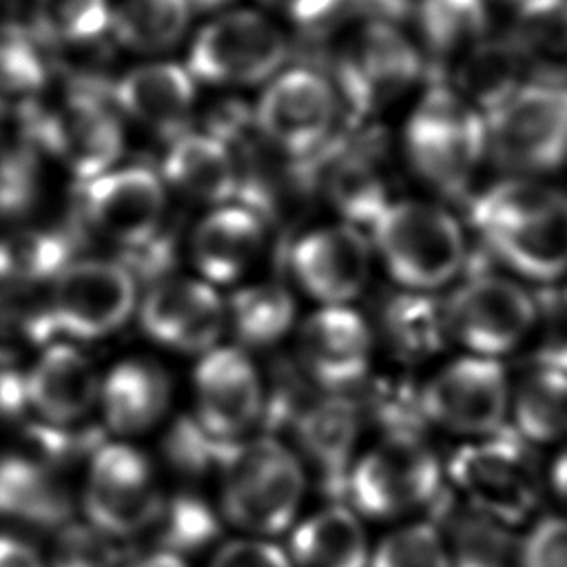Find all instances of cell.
<instances>
[{
    "instance_id": "cell-1",
    "label": "cell",
    "mask_w": 567,
    "mask_h": 567,
    "mask_svg": "<svg viewBox=\"0 0 567 567\" xmlns=\"http://www.w3.org/2000/svg\"><path fill=\"white\" fill-rule=\"evenodd\" d=\"M470 219L518 277L549 284L567 275V193L527 179L503 182L474 199Z\"/></svg>"
},
{
    "instance_id": "cell-2",
    "label": "cell",
    "mask_w": 567,
    "mask_h": 567,
    "mask_svg": "<svg viewBox=\"0 0 567 567\" xmlns=\"http://www.w3.org/2000/svg\"><path fill=\"white\" fill-rule=\"evenodd\" d=\"M306 487L295 450L279 436H248L235 443L219 472V514L248 536H277L297 523Z\"/></svg>"
},
{
    "instance_id": "cell-3",
    "label": "cell",
    "mask_w": 567,
    "mask_h": 567,
    "mask_svg": "<svg viewBox=\"0 0 567 567\" xmlns=\"http://www.w3.org/2000/svg\"><path fill=\"white\" fill-rule=\"evenodd\" d=\"M370 246L403 290L436 292L452 284L467 255L461 224L425 202H388L370 224Z\"/></svg>"
},
{
    "instance_id": "cell-4",
    "label": "cell",
    "mask_w": 567,
    "mask_h": 567,
    "mask_svg": "<svg viewBox=\"0 0 567 567\" xmlns=\"http://www.w3.org/2000/svg\"><path fill=\"white\" fill-rule=\"evenodd\" d=\"M443 481V463L421 434H381L352 458L343 487L361 518L396 523L434 501Z\"/></svg>"
},
{
    "instance_id": "cell-5",
    "label": "cell",
    "mask_w": 567,
    "mask_h": 567,
    "mask_svg": "<svg viewBox=\"0 0 567 567\" xmlns=\"http://www.w3.org/2000/svg\"><path fill=\"white\" fill-rule=\"evenodd\" d=\"M443 470L467 509L509 529L534 520L545 478L532 452L518 441L498 432L461 441Z\"/></svg>"
},
{
    "instance_id": "cell-6",
    "label": "cell",
    "mask_w": 567,
    "mask_h": 567,
    "mask_svg": "<svg viewBox=\"0 0 567 567\" xmlns=\"http://www.w3.org/2000/svg\"><path fill=\"white\" fill-rule=\"evenodd\" d=\"M512 379L503 361L458 354L419 385L425 423L463 441L496 434L509 419Z\"/></svg>"
},
{
    "instance_id": "cell-7",
    "label": "cell",
    "mask_w": 567,
    "mask_h": 567,
    "mask_svg": "<svg viewBox=\"0 0 567 567\" xmlns=\"http://www.w3.org/2000/svg\"><path fill=\"white\" fill-rule=\"evenodd\" d=\"M450 341L463 352L503 361L538 326V306L529 290L505 275H476L443 299Z\"/></svg>"
},
{
    "instance_id": "cell-8",
    "label": "cell",
    "mask_w": 567,
    "mask_h": 567,
    "mask_svg": "<svg viewBox=\"0 0 567 567\" xmlns=\"http://www.w3.org/2000/svg\"><path fill=\"white\" fill-rule=\"evenodd\" d=\"M162 492L146 454L126 441H102L86 458L82 512L100 534L124 540L153 527Z\"/></svg>"
},
{
    "instance_id": "cell-9",
    "label": "cell",
    "mask_w": 567,
    "mask_h": 567,
    "mask_svg": "<svg viewBox=\"0 0 567 567\" xmlns=\"http://www.w3.org/2000/svg\"><path fill=\"white\" fill-rule=\"evenodd\" d=\"M286 53L288 42L281 29L266 13L233 9L195 33L184 66L195 82L252 86L277 75Z\"/></svg>"
},
{
    "instance_id": "cell-10",
    "label": "cell",
    "mask_w": 567,
    "mask_h": 567,
    "mask_svg": "<svg viewBox=\"0 0 567 567\" xmlns=\"http://www.w3.org/2000/svg\"><path fill=\"white\" fill-rule=\"evenodd\" d=\"M140 284L115 259H73L47 292L58 334L97 341L122 330L137 312Z\"/></svg>"
},
{
    "instance_id": "cell-11",
    "label": "cell",
    "mask_w": 567,
    "mask_h": 567,
    "mask_svg": "<svg viewBox=\"0 0 567 567\" xmlns=\"http://www.w3.org/2000/svg\"><path fill=\"white\" fill-rule=\"evenodd\" d=\"M414 168L434 186L456 193L474 173L485 146V122L454 91L432 89L405 128Z\"/></svg>"
},
{
    "instance_id": "cell-12",
    "label": "cell",
    "mask_w": 567,
    "mask_h": 567,
    "mask_svg": "<svg viewBox=\"0 0 567 567\" xmlns=\"http://www.w3.org/2000/svg\"><path fill=\"white\" fill-rule=\"evenodd\" d=\"M494 157L516 171H549L567 153V86L527 84L489 109L485 122Z\"/></svg>"
},
{
    "instance_id": "cell-13",
    "label": "cell",
    "mask_w": 567,
    "mask_h": 567,
    "mask_svg": "<svg viewBox=\"0 0 567 567\" xmlns=\"http://www.w3.org/2000/svg\"><path fill=\"white\" fill-rule=\"evenodd\" d=\"M164 215L166 184L148 166H113L84 182V221L97 237L124 252L155 239L162 230Z\"/></svg>"
},
{
    "instance_id": "cell-14",
    "label": "cell",
    "mask_w": 567,
    "mask_h": 567,
    "mask_svg": "<svg viewBox=\"0 0 567 567\" xmlns=\"http://www.w3.org/2000/svg\"><path fill=\"white\" fill-rule=\"evenodd\" d=\"M195 421L215 439L237 443L259 427L264 377L239 346H215L193 370Z\"/></svg>"
},
{
    "instance_id": "cell-15",
    "label": "cell",
    "mask_w": 567,
    "mask_h": 567,
    "mask_svg": "<svg viewBox=\"0 0 567 567\" xmlns=\"http://www.w3.org/2000/svg\"><path fill=\"white\" fill-rule=\"evenodd\" d=\"M144 334L182 354H204L219 346L226 330V301L215 286L195 277H164L137 303Z\"/></svg>"
},
{
    "instance_id": "cell-16",
    "label": "cell",
    "mask_w": 567,
    "mask_h": 567,
    "mask_svg": "<svg viewBox=\"0 0 567 567\" xmlns=\"http://www.w3.org/2000/svg\"><path fill=\"white\" fill-rule=\"evenodd\" d=\"M370 321L352 306H319L297 328V363L306 379L341 394L361 383L374 359Z\"/></svg>"
},
{
    "instance_id": "cell-17",
    "label": "cell",
    "mask_w": 567,
    "mask_h": 567,
    "mask_svg": "<svg viewBox=\"0 0 567 567\" xmlns=\"http://www.w3.org/2000/svg\"><path fill=\"white\" fill-rule=\"evenodd\" d=\"M288 264L299 290L319 306H352L370 281L372 246L361 228L328 224L303 233Z\"/></svg>"
},
{
    "instance_id": "cell-18",
    "label": "cell",
    "mask_w": 567,
    "mask_h": 567,
    "mask_svg": "<svg viewBox=\"0 0 567 567\" xmlns=\"http://www.w3.org/2000/svg\"><path fill=\"white\" fill-rule=\"evenodd\" d=\"M334 115V89L312 69H288L272 75L255 106V124L261 135L297 157L312 153L328 137Z\"/></svg>"
},
{
    "instance_id": "cell-19",
    "label": "cell",
    "mask_w": 567,
    "mask_h": 567,
    "mask_svg": "<svg viewBox=\"0 0 567 567\" xmlns=\"http://www.w3.org/2000/svg\"><path fill=\"white\" fill-rule=\"evenodd\" d=\"M100 383L95 361L75 343L55 339L24 370L27 408L40 423L73 427L97 408Z\"/></svg>"
},
{
    "instance_id": "cell-20",
    "label": "cell",
    "mask_w": 567,
    "mask_h": 567,
    "mask_svg": "<svg viewBox=\"0 0 567 567\" xmlns=\"http://www.w3.org/2000/svg\"><path fill=\"white\" fill-rule=\"evenodd\" d=\"M51 153L80 179H91L122 155L124 133L117 113L91 93H69L42 126Z\"/></svg>"
},
{
    "instance_id": "cell-21",
    "label": "cell",
    "mask_w": 567,
    "mask_h": 567,
    "mask_svg": "<svg viewBox=\"0 0 567 567\" xmlns=\"http://www.w3.org/2000/svg\"><path fill=\"white\" fill-rule=\"evenodd\" d=\"M266 226L257 210L241 204L213 206L190 233V261L206 284L237 286L259 261Z\"/></svg>"
},
{
    "instance_id": "cell-22",
    "label": "cell",
    "mask_w": 567,
    "mask_h": 567,
    "mask_svg": "<svg viewBox=\"0 0 567 567\" xmlns=\"http://www.w3.org/2000/svg\"><path fill=\"white\" fill-rule=\"evenodd\" d=\"M117 109L166 137L184 133L197 100V82L184 64L155 60L128 69L113 86Z\"/></svg>"
},
{
    "instance_id": "cell-23",
    "label": "cell",
    "mask_w": 567,
    "mask_h": 567,
    "mask_svg": "<svg viewBox=\"0 0 567 567\" xmlns=\"http://www.w3.org/2000/svg\"><path fill=\"white\" fill-rule=\"evenodd\" d=\"M173 381L162 363L148 357H124L100 383L97 408L104 427L122 439L146 434L168 412Z\"/></svg>"
},
{
    "instance_id": "cell-24",
    "label": "cell",
    "mask_w": 567,
    "mask_h": 567,
    "mask_svg": "<svg viewBox=\"0 0 567 567\" xmlns=\"http://www.w3.org/2000/svg\"><path fill=\"white\" fill-rule=\"evenodd\" d=\"M421 73V58L405 35L388 22H370L343 62V84L359 109L383 102L410 86Z\"/></svg>"
},
{
    "instance_id": "cell-25",
    "label": "cell",
    "mask_w": 567,
    "mask_h": 567,
    "mask_svg": "<svg viewBox=\"0 0 567 567\" xmlns=\"http://www.w3.org/2000/svg\"><path fill=\"white\" fill-rule=\"evenodd\" d=\"M509 419L532 445L567 443V348L543 350L512 381Z\"/></svg>"
},
{
    "instance_id": "cell-26",
    "label": "cell",
    "mask_w": 567,
    "mask_h": 567,
    "mask_svg": "<svg viewBox=\"0 0 567 567\" xmlns=\"http://www.w3.org/2000/svg\"><path fill=\"white\" fill-rule=\"evenodd\" d=\"M370 326L374 341L383 343L390 357L403 365L425 363L452 343L443 301L432 292L396 288L381 299Z\"/></svg>"
},
{
    "instance_id": "cell-27",
    "label": "cell",
    "mask_w": 567,
    "mask_h": 567,
    "mask_svg": "<svg viewBox=\"0 0 567 567\" xmlns=\"http://www.w3.org/2000/svg\"><path fill=\"white\" fill-rule=\"evenodd\" d=\"M162 179L188 199L228 204L239 190V171L228 144L213 133L184 131L171 140Z\"/></svg>"
},
{
    "instance_id": "cell-28",
    "label": "cell",
    "mask_w": 567,
    "mask_h": 567,
    "mask_svg": "<svg viewBox=\"0 0 567 567\" xmlns=\"http://www.w3.org/2000/svg\"><path fill=\"white\" fill-rule=\"evenodd\" d=\"M372 543L363 518L341 503H330L290 527L288 558L295 567H368Z\"/></svg>"
},
{
    "instance_id": "cell-29",
    "label": "cell",
    "mask_w": 567,
    "mask_h": 567,
    "mask_svg": "<svg viewBox=\"0 0 567 567\" xmlns=\"http://www.w3.org/2000/svg\"><path fill=\"white\" fill-rule=\"evenodd\" d=\"M295 436L306 456L330 481H343L352 463V447L359 434V414L337 392L310 399L297 416Z\"/></svg>"
},
{
    "instance_id": "cell-30",
    "label": "cell",
    "mask_w": 567,
    "mask_h": 567,
    "mask_svg": "<svg viewBox=\"0 0 567 567\" xmlns=\"http://www.w3.org/2000/svg\"><path fill=\"white\" fill-rule=\"evenodd\" d=\"M66 514L69 498L53 467L33 454H0V516L53 525Z\"/></svg>"
},
{
    "instance_id": "cell-31",
    "label": "cell",
    "mask_w": 567,
    "mask_h": 567,
    "mask_svg": "<svg viewBox=\"0 0 567 567\" xmlns=\"http://www.w3.org/2000/svg\"><path fill=\"white\" fill-rule=\"evenodd\" d=\"M226 301V328L244 348L279 343L297 321L292 292L277 281L237 286Z\"/></svg>"
},
{
    "instance_id": "cell-32",
    "label": "cell",
    "mask_w": 567,
    "mask_h": 567,
    "mask_svg": "<svg viewBox=\"0 0 567 567\" xmlns=\"http://www.w3.org/2000/svg\"><path fill=\"white\" fill-rule=\"evenodd\" d=\"M512 49L538 75L558 84L567 75V0H520Z\"/></svg>"
},
{
    "instance_id": "cell-33",
    "label": "cell",
    "mask_w": 567,
    "mask_h": 567,
    "mask_svg": "<svg viewBox=\"0 0 567 567\" xmlns=\"http://www.w3.org/2000/svg\"><path fill=\"white\" fill-rule=\"evenodd\" d=\"M190 18L186 0H120L113 7L111 33L133 53L159 55L184 40Z\"/></svg>"
},
{
    "instance_id": "cell-34",
    "label": "cell",
    "mask_w": 567,
    "mask_h": 567,
    "mask_svg": "<svg viewBox=\"0 0 567 567\" xmlns=\"http://www.w3.org/2000/svg\"><path fill=\"white\" fill-rule=\"evenodd\" d=\"M58 337L47 295L35 286L0 288V368H18Z\"/></svg>"
},
{
    "instance_id": "cell-35",
    "label": "cell",
    "mask_w": 567,
    "mask_h": 567,
    "mask_svg": "<svg viewBox=\"0 0 567 567\" xmlns=\"http://www.w3.org/2000/svg\"><path fill=\"white\" fill-rule=\"evenodd\" d=\"M419 24L439 55H461L478 47L487 31L485 0H421Z\"/></svg>"
},
{
    "instance_id": "cell-36",
    "label": "cell",
    "mask_w": 567,
    "mask_h": 567,
    "mask_svg": "<svg viewBox=\"0 0 567 567\" xmlns=\"http://www.w3.org/2000/svg\"><path fill=\"white\" fill-rule=\"evenodd\" d=\"M221 516L197 494L177 492L162 501L151 529L157 534V547L177 556L195 554L210 545L221 532Z\"/></svg>"
},
{
    "instance_id": "cell-37",
    "label": "cell",
    "mask_w": 567,
    "mask_h": 567,
    "mask_svg": "<svg viewBox=\"0 0 567 567\" xmlns=\"http://www.w3.org/2000/svg\"><path fill=\"white\" fill-rule=\"evenodd\" d=\"M443 536L450 567H516L518 540L512 538V529L467 507Z\"/></svg>"
},
{
    "instance_id": "cell-38",
    "label": "cell",
    "mask_w": 567,
    "mask_h": 567,
    "mask_svg": "<svg viewBox=\"0 0 567 567\" xmlns=\"http://www.w3.org/2000/svg\"><path fill=\"white\" fill-rule=\"evenodd\" d=\"M111 0H35L33 22L42 38L62 47H82L111 33Z\"/></svg>"
},
{
    "instance_id": "cell-39",
    "label": "cell",
    "mask_w": 567,
    "mask_h": 567,
    "mask_svg": "<svg viewBox=\"0 0 567 567\" xmlns=\"http://www.w3.org/2000/svg\"><path fill=\"white\" fill-rule=\"evenodd\" d=\"M368 567H450L445 536L427 520L399 523L372 545Z\"/></svg>"
},
{
    "instance_id": "cell-40",
    "label": "cell",
    "mask_w": 567,
    "mask_h": 567,
    "mask_svg": "<svg viewBox=\"0 0 567 567\" xmlns=\"http://www.w3.org/2000/svg\"><path fill=\"white\" fill-rule=\"evenodd\" d=\"M239 443V441H237ZM235 443L210 436L195 416H179L164 439L168 463L186 476H204L221 472Z\"/></svg>"
},
{
    "instance_id": "cell-41",
    "label": "cell",
    "mask_w": 567,
    "mask_h": 567,
    "mask_svg": "<svg viewBox=\"0 0 567 567\" xmlns=\"http://www.w3.org/2000/svg\"><path fill=\"white\" fill-rule=\"evenodd\" d=\"M44 62L33 42L18 31H0V102H22L42 91Z\"/></svg>"
},
{
    "instance_id": "cell-42",
    "label": "cell",
    "mask_w": 567,
    "mask_h": 567,
    "mask_svg": "<svg viewBox=\"0 0 567 567\" xmlns=\"http://www.w3.org/2000/svg\"><path fill=\"white\" fill-rule=\"evenodd\" d=\"M124 560L117 540L91 525H66L55 538L47 567H122Z\"/></svg>"
},
{
    "instance_id": "cell-43",
    "label": "cell",
    "mask_w": 567,
    "mask_h": 567,
    "mask_svg": "<svg viewBox=\"0 0 567 567\" xmlns=\"http://www.w3.org/2000/svg\"><path fill=\"white\" fill-rule=\"evenodd\" d=\"M516 567H567V514L538 516L527 525Z\"/></svg>"
},
{
    "instance_id": "cell-44",
    "label": "cell",
    "mask_w": 567,
    "mask_h": 567,
    "mask_svg": "<svg viewBox=\"0 0 567 567\" xmlns=\"http://www.w3.org/2000/svg\"><path fill=\"white\" fill-rule=\"evenodd\" d=\"M208 567H295L279 545L268 538L244 536L224 543Z\"/></svg>"
},
{
    "instance_id": "cell-45",
    "label": "cell",
    "mask_w": 567,
    "mask_h": 567,
    "mask_svg": "<svg viewBox=\"0 0 567 567\" xmlns=\"http://www.w3.org/2000/svg\"><path fill=\"white\" fill-rule=\"evenodd\" d=\"M261 7H266L272 13H279L281 18L312 27L317 22L328 20L341 4V0H257Z\"/></svg>"
},
{
    "instance_id": "cell-46",
    "label": "cell",
    "mask_w": 567,
    "mask_h": 567,
    "mask_svg": "<svg viewBox=\"0 0 567 567\" xmlns=\"http://www.w3.org/2000/svg\"><path fill=\"white\" fill-rule=\"evenodd\" d=\"M0 567H47V560L29 540L0 534Z\"/></svg>"
},
{
    "instance_id": "cell-47",
    "label": "cell",
    "mask_w": 567,
    "mask_h": 567,
    "mask_svg": "<svg viewBox=\"0 0 567 567\" xmlns=\"http://www.w3.org/2000/svg\"><path fill=\"white\" fill-rule=\"evenodd\" d=\"M122 567H188L184 556H177L168 549L155 547L151 551L144 554H135V556H126Z\"/></svg>"
},
{
    "instance_id": "cell-48",
    "label": "cell",
    "mask_w": 567,
    "mask_h": 567,
    "mask_svg": "<svg viewBox=\"0 0 567 567\" xmlns=\"http://www.w3.org/2000/svg\"><path fill=\"white\" fill-rule=\"evenodd\" d=\"M547 481H549V489L567 507V443H563L560 450L556 452L547 472Z\"/></svg>"
},
{
    "instance_id": "cell-49",
    "label": "cell",
    "mask_w": 567,
    "mask_h": 567,
    "mask_svg": "<svg viewBox=\"0 0 567 567\" xmlns=\"http://www.w3.org/2000/svg\"><path fill=\"white\" fill-rule=\"evenodd\" d=\"M188 4H190V9H193V13L195 11H217V9H221V7H226V4H230L233 0H186Z\"/></svg>"
},
{
    "instance_id": "cell-50",
    "label": "cell",
    "mask_w": 567,
    "mask_h": 567,
    "mask_svg": "<svg viewBox=\"0 0 567 567\" xmlns=\"http://www.w3.org/2000/svg\"><path fill=\"white\" fill-rule=\"evenodd\" d=\"M565 306H567V290H565Z\"/></svg>"
}]
</instances>
